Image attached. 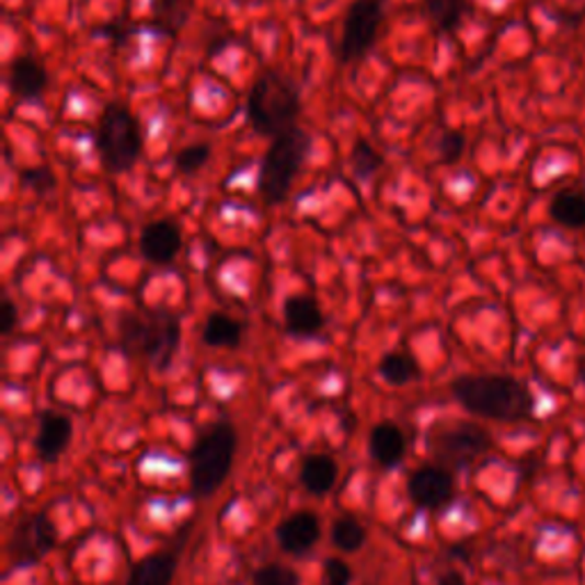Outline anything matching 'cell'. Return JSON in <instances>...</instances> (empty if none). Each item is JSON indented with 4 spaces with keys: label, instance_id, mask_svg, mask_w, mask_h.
<instances>
[{
    "label": "cell",
    "instance_id": "13",
    "mask_svg": "<svg viewBox=\"0 0 585 585\" xmlns=\"http://www.w3.org/2000/svg\"><path fill=\"white\" fill-rule=\"evenodd\" d=\"M284 321L288 332L298 336H311L316 332H321L325 318L318 302L309 296H292L284 305Z\"/></svg>",
    "mask_w": 585,
    "mask_h": 585
},
{
    "label": "cell",
    "instance_id": "29",
    "mask_svg": "<svg viewBox=\"0 0 585 585\" xmlns=\"http://www.w3.org/2000/svg\"><path fill=\"white\" fill-rule=\"evenodd\" d=\"M460 151H462V138L460 136L444 138L441 153L448 158V161H454V158H460Z\"/></svg>",
    "mask_w": 585,
    "mask_h": 585
},
{
    "label": "cell",
    "instance_id": "6",
    "mask_svg": "<svg viewBox=\"0 0 585 585\" xmlns=\"http://www.w3.org/2000/svg\"><path fill=\"white\" fill-rule=\"evenodd\" d=\"M181 328L174 316L158 311L147 318H130L124 330V341L140 351L158 368H165L179 348Z\"/></svg>",
    "mask_w": 585,
    "mask_h": 585
},
{
    "label": "cell",
    "instance_id": "19",
    "mask_svg": "<svg viewBox=\"0 0 585 585\" xmlns=\"http://www.w3.org/2000/svg\"><path fill=\"white\" fill-rule=\"evenodd\" d=\"M176 561L170 553L147 555L140 565L133 570L126 585H170L174 578Z\"/></svg>",
    "mask_w": 585,
    "mask_h": 585
},
{
    "label": "cell",
    "instance_id": "1",
    "mask_svg": "<svg viewBox=\"0 0 585 585\" xmlns=\"http://www.w3.org/2000/svg\"><path fill=\"white\" fill-rule=\"evenodd\" d=\"M458 401L475 416L524 421L534 412V395L508 376H467L454 382Z\"/></svg>",
    "mask_w": 585,
    "mask_h": 585
},
{
    "label": "cell",
    "instance_id": "18",
    "mask_svg": "<svg viewBox=\"0 0 585 585\" xmlns=\"http://www.w3.org/2000/svg\"><path fill=\"white\" fill-rule=\"evenodd\" d=\"M551 218L567 229L585 227V193L578 188H565L551 199Z\"/></svg>",
    "mask_w": 585,
    "mask_h": 585
},
{
    "label": "cell",
    "instance_id": "28",
    "mask_svg": "<svg viewBox=\"0 0 585 585\" xmlns=\"http://www.w3.org/2000/svg\"><path fill=\"white\" fill-rule=\"evenodd\" d=\"M351 578H353V572L343 561H336V558H332V561L325 563L323 585H348Z\"/></svg>",
    "mask_w": 585,
    "mask_h": 585
},
{
    "label": "cell",
    "instance_id": "21",
    "mask_svg": "<svg viewBox=\"0 0 585 585\" xmlns=\"http://www.w3.org/2000/svg\"><path fill=\"white\" fill-rule=\"evenodd\" d=\"M380 374L391 385H408L418 376V368H416V362L410 355L391 353V355H387L382 359Z\"/></svg>",
    "mask_w": 585,
    "mask_h": 585
},
{
    "label": "cell",
    "instance_id": "17",
    "mask_svg": "<svg viewBox=\"0 0 585 585\" xmlns=\"http://www.w3.org/2000/svg\"><path fill=\"white\" fill-rule=\"evenodd\" d=\"M336 475H339V467H336L334 458H330V456H311L302 464L300 481H302V485H305V490L309 494L323 496L334 487Z\"/></svg>",
    "mask_w": 585,
    "mask_h": 585
},
{
    "label": "cell",
    "instance_id": "27",
    "mask_svg": "<svg viewBox=\"0 0 585 585\" xmlns=\"http://www.w3.org/2000/svg\"><path fill=\"white\" fill-rule=\"evenodd\" d=\"M353 163H355V170L362 176H366V174L374 172L376 168H380L382 161H380V156L374 149H370L366 142H359V147L355 151V158H353Z\"/></svg>",
    "mask_w": 585,
    "mask_h": 585
},
{
    "label": "cell",
    "instance_id": "31",
    "mask_svg": "<svg viewBox=\"0 0 585 585\" xmlns=\"http://www.w3.org/2000/svg\"><path fill=\"white\" fill-rule=\"evenodd\" d=\"M439 585H464V581L458 574H450V576H444Z\"/></svg>",
    "mask_w": 585,
    "mask_h": 585
},
{
    "label": "cell",
    "instance_id": "26",
    "mask_svg": "<svg viewBox=\"0 0 585 585\" xmlns=\"http://www.w3.org/2000/svg\"><path fill=\"white\" fill-rule=\"evenodd\" d=\"M254 585H298V574L284 565H265L254 574Z\"/></svg>",
    "mask_w": 585,
    "mask_h": 585
},
{
    "label": "cell",
    "instance_id": "14",
    "mask_svg": "<svg viewBox=\"0 0 585 585\" xmlns=\"http://www.w3.org/2000/svg\"><path fill=\"white\" fill-rule=\"evenodd\" d=\"M48 83V76L42 62L33 58H19L10 69V88L19 99H37L42 96Z\"/></svg>",
    "mask_w": 585,
    "mask_h": 585
},
{
    "label": "cell",
    "instance_id": "2",
    "mask_svg": "<svg viewBox=\"0 0 585 585\" xmlns=\"http://www.w3.org/2000/svg\"><path fill=\"white\" fill-rule=\"evenodd\" d=\"M300 99L292 85L279 73H265L254 83L248 96V119L261 136L279 138L296 128Z\"/></svg>",
    "mask_w": 585,
    "mask_h": 585
},
{
    "label": "cell",
    "instance_id": "12",
    "mask_svg": "<svg viewBox=\"0 0 585 585\" xmlns=\"http://www.w3.org/2000/svg\"><path fill=\"white\" fill-rule=\"evenodd\" d=\"M277 538L288 553H305L321 538V524H318V517L311 513H298L282 521V526L277 528Z\"/></svg>",
    "mask_w": 585,
    "mask_h": 585
},
{
    "label": "cell",
    "instance_id": "5",
    "mask_svg": "<svg viewBox=\"0 0 585 585\" xmlns=\"http://www.w3.org/2000/svg\"><path fill=\"white\" fill-rule=\"evenodd\" d=\"M236 454V433L229 423L213 425L197 441L193 454V490L197 496H210L229 475Z\"/></svg>",
    "mask_w": 585,
    "mask_h": 585
},
{
    "label": "cell",
    "instance_id": "22",
    "mask_svg": "<svg viewBox=\"0 0 585 585\" xmlns=\"http://www.w3.org/2000/svg\"><path fill=\"white\" fill-rule=\"evenodd\" d=\"M332 540L341 551H357L366 540V530L355 517L343 515L332 526Z\"/></svg>",
    "mask_w": 585,
    "mask_h": 585
},
{
    "label": "cell",
    "instance_id": "16",
    "mask_svg": "<svg viewBox=\"0 0 585 585\" xmlns=\"http://www.w3.org/2000/svg\"><path fill=\"white\" fill-rule=\"evenodd\" d=\"M370 454H374V458L385 467H393L401 462L405 454V437L398 431V425L380 423L378 428L370 433Z\"/></svg>",
    "mask_w": 585,
    "mask_h": 585
},
{
    "label": "cell",
    "instance_id": "3",
    "mask_svg": "<svg viewBox=\"0 0 585 585\" xmlns=\"http://www.w3.org/2000/svg\"><path fill=\"white\" fill-rule=\"evenodd\" d=\"M96 147L103 168L113 174L126 172L138 163L142 151V136L138 119L133 117L126 105H105V111L99 119Z\"/></svg>",
    "mask_w": 585,
    "mask_h": 585
},
{
    "label": "cell",
    "instance_id": "8",
    "mask_svg": "<svg viewBox=\"0 0 585 585\" xmlns=\"http://www.w3.org/2000/svg\"><path fill=\"white\" fill-rule=\"evenodd\" d=\"M433 446L444 460L467 462V460L483 456L485 450L492 446V439L483 428H478L475 423H458V425L441 428L435 435Z\"/></svg>",
    "mask_w": 585,
    "mask_h": 585
},
{
    "label": "cell",
    "instance_id": "10",
    "mask_svg": "<svg viewBox=\"0 0 585 585\" xmlns=\"http://www.w3.org/2000/svg\"><path fill=\"white\" fill-rule=\"evenodd\" d=\"M410 494L421 508H439L454 494V478L439 467H421L410 478Z\"/></svg>",
    "mask_w": 585,
    "mask_h": 585
},
{
    "label": "cell",
    "instance_id": "7",
    "mask_svg": "<svg viewBox=\"0 0 585 585\" xmlns=\"http://www.w3.org/2000/svg\"><path fill=\"white\" fill-rule=\"evenodd\" d=\"M380 23H382L380 0H355L343 23V35H341L343 62H353L366 56L378 37Z\"/></svg>",
    "mask_w": 585,
    "mask_h": 585
},
{
    "label": "cell",
    "instance_id": "30",
    "mask_svg": "<svg viewBox=\"0 0 585 585\" xmlns=\"http://www.w3.org/2000/svg\"><path fill=\"white\" fill-rule=\"evenodd\" d=\"M14 325H16V307L10 300H5V305H3V334H10L14 330Z\"/></svg>",
    "mask_w": 585,
    "mask_h": 585
},
{
    "label": "cell",
    "instance_id": "32",
    "mask_svg": "<svg viewBox=\"0 0 585 585\" xmlns=\"http://www.w3.org/2000/svg\"><path fill=\"white\" fill-rule=\"evenodd\" d=\"M578 376H581V380L585 382V357L578 359Z\"/></svg>",
    "mask_w": 585,
    "mask_h": 585
},
{
    "label": "cell",
    "instance_id": "24",
    "mask_svg": "<svg viewBox=\"0 0 585 585\" xmlns=\"http://www.w3.org/2000/svg\"><path fill=\"white\" fill-rule=\"evenodd\" d=\"M425 5H428V12L439 28L450 31L460 23L467 10V0H425Z\"/></svg>",
    "mask_w": 585,
    "mask_h": 585
},
{
    "label": "cell",
    "instance_id": "9",
    "mask_svg": "<svg viewBox=\"0 0 585 585\" xmlns=\"http://www.w3.org/2000/svg\"><path fill=\"white\" fill-rule=\"evenodd\" d=\"M53 544H56V528L44 515H35L16 526L10 540V555L16 565H31L46 555Z\"/></svg>",
    "mask_w": 585,
    "mask_h": 585
},
{
    "label": "cell",
    "instance_id": "11",
    "mask_svg": "<svg viewBox=\"0 0 585 585\" xmlns=\"http://www.w3.org/2000/svg\"><path fill=\"white\" fill-rule=\"evenodd\" d=\"M140 250L156 265L170 263L181 250V231L170 220H156L142 229Z\"/></svg>",
    "mask_w": 585,
    "mask_h": 585
},
{
    "label": "cell",
    "instance_id": "20",
    "mask_svg": "<svg viewBox=\"0 0 585 585\" xmlns=\"http://www.w3.org/2000/svg\"><path fill=\"white\" fill-rule=\"evenodd\" d=\"M241 325L225 313H213L204 325V343L213 345V348H233L241 343Z\"/></svg>",
    "mask_w": 585,
    "mask_h": 585
},
{
    "label": "cell",
    "instance_id": "15",
    "mask_svg": "<svg viewBox=\"0 0 585 585\" xmlns=\"http://www.w3.org/2000/svg\"><path fill=\"white\" fill-rule=\"evenodd\" d=\"M71 439V421L62 414H44L39 425L37 448L44 460H56Z\"/></svg>",
    "mask_w": 585,
    "mask_h": 585
},
{
    "label": "cell",
    "instance_id": "23",
    "mask_svg": "<svg viewBox=\"0 0 585 585\" xmlns=\"http://www.w3.org/2000/svg\"><path fill=\"white\" fill-rule=\"evenodd\" d=\"M193 8V0H156L153 3V12L161 21V25H165L168 31L176 33L181 25L188 21Z\"/></svg>",
    "mask_w": 585,
    "mask_h": 585
},
{
    "label": "cell",
    "instance_id": "4",
    "mask_svg": "<svg viewBox=\"0 0 585 585\" xmlns=\"http://www.w3.org/2000/svg\"><path fill=\"white\" fill-rule=\"evenodd\" d=\"M307 151H309V138L298 126L273 140L268 153H265L259 181V188L265 202L279 204L286 199L292 179L298 176L305 163Z\"/></svg>",
    "mask_w": 585,
    "mask_h": 585
},
{
    "label": "cell",
    "instance_id": "25",
    "mask_svg": "<svg viewBox=\"0 0 585 585\" xmlns=\"http://www.w3.org/2000/svg\"><path fill=\"white\" fill-rule=\"evenodd\" d=\"M208 153H210V149L206 145L185 147L176 156V168H179V172H183V174H195L197 170H202L206 165Z\"/></svg>",
    "mask_w": 585,
    "mask_h": 585
}]
</instances>
